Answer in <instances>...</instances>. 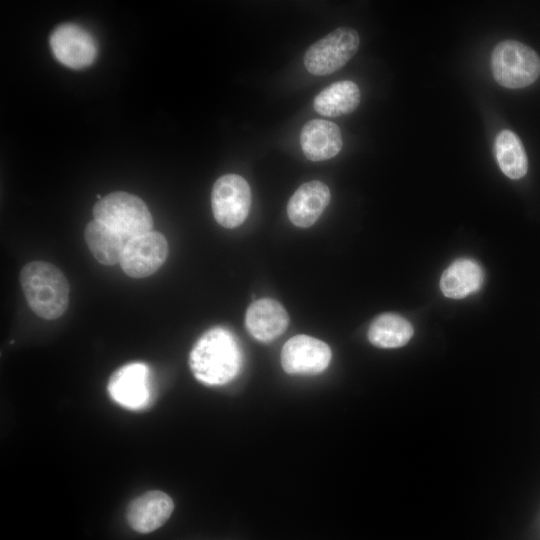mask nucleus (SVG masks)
I'll return each mask as SVG.
<instances>
[{"label":"nucleus","instance_id":"1","mask_svg":"<svg viewBox=\"0 0 540 540\" xmlns=\"http://www.w3.org/2000/svg\"><path fill=\"white\" fill-rule=\"evenodd\" d=\"M194 377L209 386L233 380L242 366V352L235 336L223 327H213L194 343L189 354Z\"/></svg>","mask_w":540,"mask_h":540},{"label":"nucleus","instance_id":"17","mask_svg":"<svg viewBox=\"0 0 540 540\" xmlns=\"http://www.w3.org/2000/svg\"><path fill=\"white\" fill-rule=\"evenodd\" d=\"M84 239L92 255L103 265L120 262L128 242L122 235L97 220L86 225Z\"/></svg>","mask_w":540,"mask_h":540},{"label":"nucleus","instance_id":"6","mask_svg":"<svg viewBox=\"0 0 540 540\" xmlns=\"http://www.w3.org/2000/svg\"><path fill=\"white\" fill-rule=\"evenodd\" d=\"M251 190L247 181L237 174L219 177L211 192V206L215 220L225 228L241 225L251 207Z\"/></svg>","mask_w":540,"mask_h":540},{"label":"nucleus","instance_id":"8","mask_svg":"<svg viewBox=\"0 0 540 540\" xmlns=\"http://www.w3.org/2000/svg\"><path fill=\"white\" fill-rule=\"evenodd\" d=\"M54 57L72 69L91 65L98 52L95 38L83 27L74 23L57 26L49 38Z\"/></svg>","mask_w":540,"mask_h":540},{"label":"nucleus","instance_id":"14","mask_svg":"<svg viewBox=\"0 0 540 540\" xmlns=\"http://www.w3.org/2000/svg\"><path fill=\"white\" fill-rule=\"evenodd\" d=\"M300 144L310 161H324L335 157L342 148L340 128L324 119L308 121L300 133Z\"/></svg>","mask_w":540,"mask_h":540},{"label":"nucleus","instance_id":"3","mask_svg":"<svg viewBox=\"0 0 540 540\" xmlns=\"http://www.w3.org/2000/svg\"><path fill=\"white\" fill-rule=\"evenodd\" d=\"M97 220L122 235L125 239L152 231L153 218L142 199L117 191L100 199L92 210Z\"/></svg>","mask_w":540,"mask_h":540},{"label":"nucleus","instance_id":"4","mask_svg":"<svg viewBox=\"0 0 540 540\" xmlns=\"http://www.w3.org/2000/svg\"><path fill=\"white\" fill-rule=\"evenodd\" d=\"M494 79L503 87L529 86L540 75V58L529 46L515 40L498 43L491 54Z\"/></svg>","mask_w":540,"mask_h":540},{"label":"nucleus","instance_id":"9","mask_svg":"<svg viewBox=\"0 0 540 540\" xmlns=\"http://www.w3.org/2000/svg\"><path fill=\"white\" fill-rule=\"evenodd\" d=\"M111 399L121 407L140 410L151 400L149 367L142 362H131L115 370L107 385Z\"/></svg>","mask_w":540,"mask_h":540},{"label":"nucleus","instance_id":"7","mask_svg":"<svg viewBox=\"0 0 540 540\" xmlns=\"http://www.w3.org/2000/svg\"><path fill=\"white\" fill-rule=\"evenodd\" d=\"M167 255L168 243L164 235L150 231L128 240L119 263L128 276L145 278L164 264Z\"/></svg>","mask_w":540,"mask_h":540},{"label":"nucleus","instance_id":"16","mask_svg":"<svg viewBox=\"0 0 540 540\" xmlns=\"http://www.w3.org/2000/svg\"><path fill=\"white\" fill-rule=\"evenodd\" d=\"M360 103V90L357 84L349 80L332 83L323 89L314 99L313 106L317 113L327 117L350 114Z\"/></svg>","mask_w":540,"mask_h":540},{"label":"nucleus","instance_id":"11","mask_svg":"<svg viewBox=\"0 0 540 540\" xmlns=\"http://www.w3.org/2000/svg\"><path fill=\"white\" fill-rule=\"evenodd\" d=\"M174 503L171 497L158 490L136 497L127 508V521L139 533H149L161 527L171 516Z\"/></svg>","mask_w":540,"mask_h":540},{"label":"nucleus","instance_id":"5","mask_svg":"<svg viewBox=\"0 0 540 540\" xmlns=\"http://www.w3.org/2000/svg\"><path fill=\"white\" fill-rule=\"evenodd\" d=\"M359 45L356 30L339 27L307 49L304 65L313 75H329L342 68L357 53Z\"/></svg>","mask_w":540,"mask_h":540},{"label":"nucleus","instance_id":"2","mask_svg":"<svg viewBox=\"0 0 540 540\" xmlns=\"http://www.w3.org/2000/svg\"><path fill=\"white\" fill-rule=\"evenodd\" d=\"M19 281L32 311L46 320L61 317L69 305V283L63 272L45 261L25 264Z\"/></svg>","mask_w":540,"mask_h":540},{"label":"nucleus","instance_id":"18","mask_svg":"<svg viewBox=\"0 0 540 540\" xmlns=\"http://www.w3.org/2000/svg\"><path fill=\"white\" fill-rule=\"evenodd\" d=\"M413 336L409 321L398 314L384 313L375 318L368 329V339L379 348H398Z\"/></svg>","mask_w":540,"mask_h":540},{"label":"nucleus","instance_id":"12","mask_svg":"<svg viewBox=\"0 0 540 540\" xmlns=\"http://www.w3.org/2000/svg\"><path fill=\"white\" fill-rule=\"evenodd\" d=\"M328 186L313 180L302 184L291 196L287 205L290 221L297 227L312 226L330 202Z\"/></svg>","mask_w":540,"mask_h":540},{"label":"nucleus","instance_id":"13","mask_svg":"<svg viewBox=\"0 0 540 540\" xmlns=\"http://www.w3.org/2000/svg\"><path fill=\"white\" fill-rule=\"evenodd\" d=\"M289 323V316L281 303L274 299L256 300L248 307L245 324L257 340L269 342L279 337Z\"/></svg>","mask_w":540,"mask_h":540},{"label":"nucleus","instance_id":"15","mask_svg":"<svg viewBox=\"0 0 540 540\" xmlns=\"http://www.w3.org/2000/svg\"><path fill=\"white\" fill-rule=\"evenodd\" d=\"M484 281L481 266L472 259L454 261L442 274L440 288L452 299H461L478 291Z\"/></svg>","mask_w":540,"mask_h":540},{"label":"nucleus","instance_id":"10","mask_svg":"<svg viewBox=\"0 0 540 540\" xmlns=\"http://www.w3.org/2000/svg\"><path fill=\"white\" fill-rule=\"evenodd\" d=\"M331 357V349L325 342L302 334L290 338L284 344L281 364L290 375H312L324 371Z\"/></svg>","mask_w":540,"mask_h":540},{"label":"nucleus","instance_id":"19","mask_svg":"<svg viewBox=\"0 0 540 540\" xmlns=\"http://www.w3.org/2000/svg\"><path fill=\"white\" fill-rule=\"evenodd\" d=\"M495 156L501 171L510 179L522 178L528 170V159L520 138L502 130L495 139Z\"/></svg>","mask_w":540,"mask_h":540}]
</instances>
